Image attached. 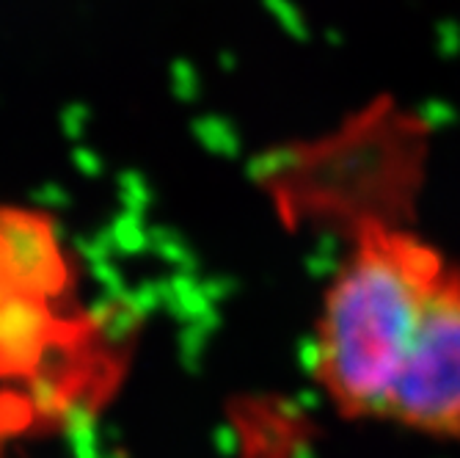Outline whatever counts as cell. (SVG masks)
<instances>
[{
  "instance_id": "cell-1",
  "label": "cell",
  "mask_w": 460,
  "mask_h": 458,
  "mask_svg": "<svg viewBox=\"0 0 460 458\" xmlns=\"http://www.w3.org/2000/svg\"><path fill=\"white\" fill-rule=\"evenodd\" d=\"M455 265L420 235L369 224L325 287L312 376L348 420L384 423L392 392Z\"/></svg>"
}]
</instances>
